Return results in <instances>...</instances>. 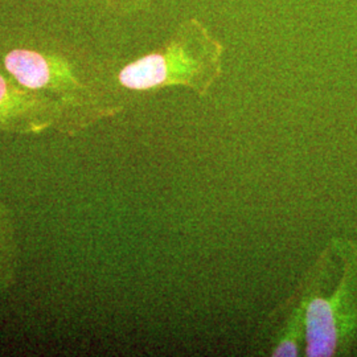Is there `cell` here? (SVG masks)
<instances>
[{"mask_svg":"<svg viewBox=\"0 0 357 357\" xmlns=\"http://www.w3.org/2000/svg\"><path fill=\"white\" fill-rule=\"evenodd\" d=\"M0 66L20 85L69 107L84 121L114 115L105 75L86 53L44 33L0 28Z\"/></svg>","mask_w":357,"mask_h":357,"instance_id":"cell-1","label":"cell"},{"mask_svg":"<svg viewBox=\"0 0 357 357\" xmlns=\"http://www.w3.org/2000/svg\"><path fill=\"white\" fill-rule=\"evenodd\" d=\"M13 257L11 227L0 215V287L8 284L13 278Z\"/></svg>","mask_w":357,"mask_h":357,"instance_id":"cell-6","label":"cell"},{"mask_svg":"<svg viewBox=\"0 0 357 357\" xmlns=\"http://www.w3.org/2000/svg\"><path fill=\"white\" fill-rule=\"evenodd\" d=\"M224 43L192 16L180 22L160 47L123 65L115 79L130 91L185 88L203 98L224 75Z\"/></svg>","mask_w":357,"mask_h":357,"instance_id":"cell-3","label":"cell"},{"mask_svg":"<svg viewBox=\"0 0 357 357\" xmlns=\"http://www.w3.org/2000/svg\"><path fill=\"white\" fill-rule=\"evenodd\" d=\"M107 13L116 16H131L147 13L153 7V0H96Z\"/></svg>","mask_w":357,"mask_h":357,"instance_id":"cell-7","label":"cell"},{"mask_svg":"<svg viewBox=\"0 0 357 357\" xmlns=\"http://www.w3.org/2000/svg\"><path fill=\"white\" fill-rule=\"evenodd\" d=\"M280 318L273 336L270 355L274 357L303 356L305 351V307L298 291L271 312Z\"/></svg>","mask_w":357,"mask_h":357,"instance_id":"cell-5","label":"cell"},{"mask_svg":"<svg viewBox=\"0 0 357 357\" xmlns=\"http://www.w3.org/2000/svg\"><path fill=\"white\" fill-rule=\"evenodd\" d=\"M305 307L303 356L357 351V243L333 237L296 290Z\"/></svg>","mask_w":357,"mask_h":357,"instance_id":"cell-2","label":"cell"},{"mask_svg":"<svg viewBox=\"0 0 357 357\" xmlns=\"http://www.w3.org/2000/svg\"><path fill=\"white\" fill-rule=\"evenodd\" d=\"M76 116L64 103L20 85L0 66V130L33 131Z\"/></svg>","mask_w":357,"mask_h":357,"instance_id":"cell-4","label":"cell"}]
</instances>
